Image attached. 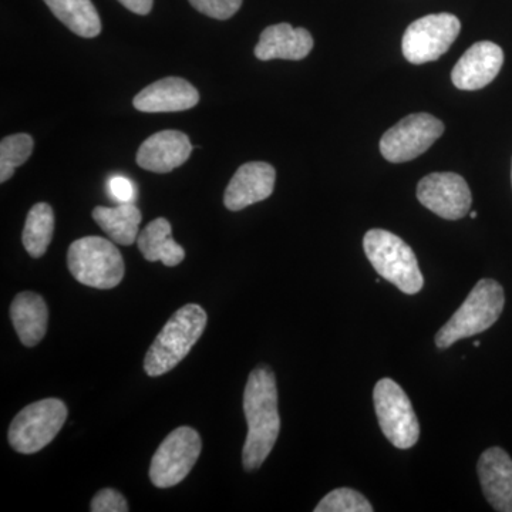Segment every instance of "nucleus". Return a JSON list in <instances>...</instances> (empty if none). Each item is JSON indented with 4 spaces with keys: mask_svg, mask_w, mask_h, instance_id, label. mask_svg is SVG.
<instances>
[{
    "mask_svg": "<svg viewBox=\"0 0 512 512\" xmlns=\"http://www.w3.org/2000/svg\"><path fill=\"white\" fill-rule=\"evenodd\" d=\"M244 413L248 434L242 450V464L245 470L254 471L274 450L281 431L278 387L271 367H255L249 375L244 392Z\"/></svg>",
    "mask_w": 512,
    "mask_h": 512,
    "instance_id": "1",
    "label": "nucleus"
},
{
    "mask_svg": "<svg viewBox=\"0 0 512 512\" xmlns=\"http://www.w3.org/2000/svg\"><path fill=\"white\" fill-rule=\"evenodd\" d=\"M207 320V312L197 303H188L178 309L148 349L144 359L147 375L163 376L183 362L200 340Z\"/></svg>",
    "mask_w": 512,
    "mask_h": 512,
    "instance_id": "2",
    "label": "nucleus"
},
{
    "mask_svg": "<svg viewBox=\"0 0 512 512\" xmlns=\"http://www.w3.org/2000/svg\"><path fill=\"white\" fill-rule=\"evenodd\" d=\"M504 303L503 286L494 279H481L460 309L437 333V348H450L458 340L470 338L490 329L500 319Z\"/></svg>",
    "mask_w": 512,
    "mask_h": 512,
    "instance_id": "3",
    "label": "nucleus"
},
{
    "mask_svg": "<svg viewBox=\"0 0 512 512\" xmlns=\"http://www.w3.org/2000/svg\"><path fill=\"white\" fill-rule=\"evenodd\" d=\"M363 248L370 264L383 279L407 295L421 291L424 278L419 262L402 238L384 229H370L363 238Z\"/></svg>",
    "mask_w": 512,
    "mask_h": 512,
    "instance_id": "4",
    "label": "nucleus"
},
{
    "mask_svg": "<svg viewBox=\"0 0 512 512\" xmlns=\"http://www.w3.org/2000/svg\"><path fill=\"white\" fill-rule=\"evenodd\" d=\"M67 265L74 279L90 288L113 289L124 278V261L119 248L101 237L74 241L67 252Z\"/></svg>",
    "mask_w": 512,
    "mask_h": 512,
    "instance_id": "5",
    "label": "nucleus"
},
{
    "mask_svg": "<svg viewBox=\"0 0 512 512\" xmlns=\"http://www.w3.org/2000/svg\"><path fill=\"white\" fill-rule=\"evenodd\" d=\"M66 419L67 407L62 400L45 399L29 404L10 424V446L18 453H37L55 440Z\"/></svg>",
    "mask_w": 512,
    "mask_h": 512,
    "instance_id": "6",
    "label": "nucleus"
},
{
    "mask_svg": "<svg viewBox=\"0 0 512 512\" xmlns=\"http://www.w3.org/2000/svg\"><path fill=\"white\" fill-rule=\"evenodd\" d=\"M375 410L386 439L400 450L412 448L419 441L420 426L406 392L392 379L376 383Z\"/></svg>",
    "mask_w": 512,
    "mask_h": 512,
    "instance_id": "7",
    "label": "nucleus"
},
{
    "mask_svg": "<svg viewBox=\"0 0 512 512\" xmlns=\"http://www.w3.org/2000/svg\"><path fill=\"white\" fill-rule=\"evenodd\" d=\"M201 448L200 434L191 427L171 431L151 460V483L158 488L180 484L200 458Z\"/></svg>",
    "mask_w": 512,
    "mask_h": 512,
    "instance_id": "8",
    "label": "nucleus"
},
{
    "mask_svg": "<svg viewBox=\"0 0 512 512\" xmlns=\"http://www.w3.org/2000/svg\"><path fill=\"white\" fill-rule=\"evenodd\" d=\"M461 22L451 13H436L417 19L404 32L403 56L413 64L440 59L460 35Z\"/></svg>",
    "mask_w": 512,
    "mask_h": 512,
    "instance_id": "9",
    "label": "nucleus"
},
{
    "mask_svg": "<svg viewBox=\"0 0 512 512\" xmlns=\"http://www.w3.org/2000/svg\"><path fill=\"white\" fill-rule=\"evenodd\" d=\"M444 133V124L427 113L410 114L386 131L380 153L394 164L407 163L426 153Z\"/></svg>",
    "mask_w": 512,
    "mask_h": 512,
    "instance_id": "10",
    "label": "nucleus"
},
{
    "mask_svg": "<svg viewBox=\"0 0 512 512\" xmlns=\"http://www.w3.org/2000/svg\"><path fill=\"white\" fill-rule=\"evenodd\" d=\"M417 198L431 212L450 221L466 217L473 202L467 181L456 173H433L421 178Z\"/></svg>",
    "mask_w": 512,
    "mask_h": 512,
    "instance_id": "11",
    "label": "nucleus"
},
{
    "mask_svg": "<svg viewBox=\"0 0 512 512\" xmlns=\"http://www.w3.org/2000/svg\"><path fill=\"white\" fill-rule=\"evenodd\" d=\"M504 64V52L493 42H478L458 60L451 72L454 86L460 90L484 89L500 73Z\"/></svg>",
    "mask_w": 512,
    "mask_h": 512,
    "instance_id": "12",
    "label": "nucleus"
},
{
    "mask_svg": "<svg viewBox=\"0 0 512 512\" xmlns=\"http://www.w3.org/2000/svg\"><path fill=\"white\" fill-rule=\"evenodd\" d=\"M276 171L271 164L254 161L238 168L229 181L224 204L229 211H241L271 197L274 192Z\"/></svg>",
    "mask_w": 512,
    "mask_h": 512,
    "instance_id": "13",
    "label": "nucleus"
},
{
    "mask_svg": "<svg viewBox=\"0 0 512 512\" xmlns=\"http://www.w3.org/2000/svg\"><path fill=\"white\" fill-rule=\"evenodd\" d=\"M192 148L190 138L183 131H160L138 148L137 164L151 173H170L191 157Z\"/></svg>",
    "mask_w": 512,
    "mask_h": 512,
    "instance_id": "14",
    "label": "nucleus"
},
{
    "mask_svg": "<svg viewBox=\"0 0 512 512\" xmlns=\"http://www.w3.org/2000/svg\"><path fill=\"white\" fill-rule=\"evenodd\" d=\"M200 101L198 90L180 77H165L151 83L134 97L133 104L143 113H174L190 110Z\"/></svg>",
    "mask_w": 512,
    "mask_h": 512,
    "instance_id": "15",
    "label": "nucleus"
},
{
    "mask_svg": "<svg viewBox=\"0 0 512 512\" xmlns=\"http://www.w3.org/2000/svg\"><path fill=\"white\" fill-rule=\"evenodd\" d=\"M478 477L485 498L498 512H512V460L500 447H491L478 460Z\"/></svg>",
    "mask_w": 512,
    "mask_h": 512,
    "instance_id": "16",
    "label": "nucleus"
},
{
    "mask_svg": "<svg viewBox=\"0 0 512 512\" xmlns=\"http://www.w3.org/2000/svg\"><path fill=\"white\" fill-rule=\"evenodd\" d=\"M312 49L313 37L308 30L279 23L262 32L255 47V56L262 62L272 59L302 60Z\"/></svg>",
    "mask_w": 512,
    "mask_h": 512,
    "instance_id": "17",
    "label": "nucleus"
},
{
    "mask_svg": "<svg viewBox=\"0 0 512 512\" xmlns=\"http://www.w3.org/2000/svg\"><path fill=\"white\" fill-rule=\"evenodd\" d=\"M10 318L20 342L28 348L39 345L45 338L49 311L45 299L37 293H19L10 306Z\"/></svg>",
    "mask_w": 512,
    "mask_h": 512,
    "instance_id": "18",
    "label": "nucleus"
},
{
    "mask_svg": "<svg viewBox=\"0 0 512 512\" xmlns=\"http://www.w3.org/2000/svg\"><path fill=\"white\" fill-rule=\"evenodd\" d=\"M137 245L147 261H160L170 268L180 265L185 258L184 248L174 241L171 224L165 218L151 221L138 234Z\"/></svg>",
    "mask_w": 512,
    "mask_h": 512,
    "instance_id": "19",
    "label": "nucleus"
},
{
    "mask_svg": "<svg viewBox=\"0 0 512 512\" xmlns=\"http://www.w3.org/2000/svg\"><path fill=\"white\" fill-rule=\"evenodd\" d=\"M141 212L133 202L120 204L119 207H96L93 220L116 244L133 245L137 241L140 228Z\"/></svg>",
    "mask_w": 512,
    "mask_h": 512,
    "instance_id": "20",
    "label": "nucleus"
},
{
    "mask_svg": "<svg viewBox=\"0 0 512 512\" xmlns=\"http://www.w3.org/2000/svg\"><path fill=\"white\" fill-rule=\"evenodd\" d=\"M64 26L77 36L92 39L100 35L101 22L92 0H45Z\"/></svg>",
    "mask_w": 512,
    "mask_h": 512,
    "instance_id": "21",
    "label": "nucleus"
},
{
    "mask_svg": "<svg viewBox=\"0 0 512 512\" xmlns=\"http://www.w3.org/2000/svg\"><path fill=\"white\" fill-rule=\"evenodd\" d=\"M55 229V215L52 207L46 202L33 205L26 218L22 241L26 251L33 258H40L46 254Z\"/></svg>",
    "mask_w": 512,
    "mask_h": 512,
    "instance_id": "22",
    "label": "nucleus"
},
{
    "mask_svg": "<svg viewBox=\"0 0 512 512\" xmlns=\"http://www.w3.org/2000/svg\"><path fill=\"white\" fill-rule=\"evenodd\" d=\"M33 138L29 134H13L0 143V181L6 183L16 168L29 160L33 151Z\"/></svg>",
    "mask_w": 512,
    "mask_h": 512,
    "instance_id": "23",
    "label": "nucleus"
},
{
    "mask_svg": "<svg viewBox=\"0 0 512 512\" xmlns=\"http://www.w3.org/2000/svg\"><path fill=\"white\" fill-rule=\"evenodd\" d=\"M375 508L365 495L352 488H338L326 495L315 508V512H373Z\"/></svg>",
    "mask_w": 512,
    "mask_h": 512,
    "instance_id": "24",
    "label": "nucleus"
},
{
    "mask_svg": "<svg viewBox=\"0 0 512 512\" xmlns=\"http://www.w3.org/2000/svg\"><path fill=\"white\" fill-rule=\"evenodd\" d=\"M192 8L212 19L227 20L241 8L242 0H190Z\"/></svg>",
    "mask_w": 512,
    "mask_h": 512,
    "instance_id": "25",
    "label": "nucleus"
},
{
    "mask_svg": "<svg viewBox=\"0 0 512 512\" xmlns=\"http://www.w3.org/2000/svg\"><path fill=\"white\" fill-rule=\"evenodd\" d=\"M90 510L93 512H127L130 508H128L126 498L119 491L113 490V488H104L94 495Z\"/></svg>",
    "mask_w": 512,
    "mask_h": 512,
    "instance_id": "26",
    "label": "nucleus"
},
{
    "mask_svg": "<svg viewBox=\"0 0 512 512\" xmlns=\"http://www.w3.org/2000/svg\"><path fill=\"white\" fill-rule=\"evenodd\" d=\"M109 191L114 200L119 201L120 204H128L136 200V187L131 183V180L123 177V175H116L110 178Z\"/></svg>",
    "mask_w": 512,
    "mask_h": 512,
    "instance_id": "27",
    "label": "nucleus"
},
{
    "mask_svg": "<svg viewBox=\"0 0 512 512\" xmlns=\"http://www.w3.org/2000/svg\"><path fill=\"white\" fill-rule=\"evenodd\" d=\"M121 5L137 15H148L153 9V0H119Z\"/></svg>",
    "mask_w": 512,
    "mask_h": 512,
    "instance_id": "28",
    "label": "nucleus"
},
{
    "mask_svg": "<svg viewBox=\"0 0 512 512\" xmlns=\"http://www.w3.org/2000/svg\"><path fill=\"white\" fill-rule=\"evenodd\" d=\"M470 217L473 218V220H474V218H477V212L476 211L471 212Z\"/></svg>",
    "mask_w": 512,
    "mask_h": 512,
    "instance_id": "29",
    "label": "nucleus"
},
{
    "mask_svg": "<svg viewBox=\"0 0 512 512\" xmlns=\"http://www.w3.org/2000/svg\"><path fill=\"white\" fill-rule=\"evenodd\" d=\"M480 345H481V343H480V342H478V340H477V342H476V343H474V346H476V348H478V346H480Z\"/></svg>",
    "mask_w": 512,
    "mask_h": 512,
    "instance_id": "30",
    "label": "nucleus"
},
{
    "mask_svg": "<svg viewBox=\"0 0 512 512\" xmlns=\"http://www.w3.org/2000/svg\"><path fill=\"white\" fill-rule=\"evenodd\" d=\"M511 180H512V171H511Z\"/></svg>",
    "mask_w": 512,
    "mask_h": 512,
    "instance_id": "31",
    "label": "nucleus"
}]
</instances>
